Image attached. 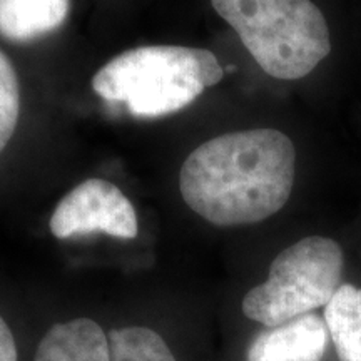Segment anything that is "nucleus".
Wrapping results in <instances>:
<instances>
[{
	"label": "nucleus",
	"instance_id": "nucleus-8",
	"mask_svg": "<svg viewBox=\"0 0 361 361\" xmlns=\"http://www.w3.org/2000/svg\"><path fill=\"white\" fill-rule=\"evenodd\" d=\"M69 0H0V35L29 42L64 24Z\"/></svg>",
	"mask_w": 361,
	"mask_h": 361
},
{
	"label": "nucleus",
	"instance_id": "nucleus-6",
	"mask_svg": "<svg viewBox=\"0 0 361 361\" xmlns=\"http://www.w3.org/2000/svg\"><path fill=\"white\" fill-rule=\"evenodd\" d=\"M326 341L324 319L303 314L261 333L247 350V361H322Z\"/></svg>",
	"mask_w": 361,
	"mask_h": 361
},
{
	"label": "nucleus",
	"instance_id": "nucleus-10",
	"mask_svg": "<svg viewBox=\"0 0 361 361\" xmlns=\"http://www.w3.org/2000/svg\"><path fill=\"white\" fill-rule=\"evenodd\" d=\"M111 361H176L159 333L149 328H121L109 335Z\"/></svg>",
	"mask_w": 361,
	"mask_h": 361
},
{
	"label": "nucleus",
	"instance_id": "nucleus-1",
	"mask_svg": "<svg viewBox=\"0 0 361 361\" xmlns=\"http://www.w3.org/2000/svg\"><path fill=\"white\" fill-rule=\"evenodd\" d=\"M295 166V144L281 130H239L194 149L180 169L179 188L184 202L209 223L255 224L290 200Z\"/></svg>",
	"mask_w": 361,
	"mask_h": 361
},
{
	"label": "nucleus",
	"instance_id": "nucleus-7",
	"mask_svg": "<svg viewBox=\"0 0 361 361\" xmlns=\"http://www.w3.org/2000/svg\"><path fill=\"white\" fill-rule=\"evenodd\" d=\"M34 361H111L109 340L89 318L56 323L40 340Z\"/></svg>",
	"mask_w": 361,
	"mask_h": 361
},
{
	"label": "nucleus",
	"instance_id": "nucleus-12",
	"mask_svg": "<svg viewBox=\"0 0 361 361\" xmlns=\"http://www.w3.org/2000/svg\"><path fill=\"white\" fill-rule=\"evenodd\" d=\"M0 361H17L16 340L2 316H0Z\"/></svg>",
	"mask_w": 361,
	"mask_h": 361
},
{
	"label": "nucleus",
	"instance_id": "nucleus-2",
	"mask_svg": "<svg viewBox=\"0 0 361 361\" xmlns=\"http://www.w3.org/2000/svg\"><path fill=\"white\" fill-rule=\"evenodd\" d=\"M223 78L219 61L206 49L147 45L107 62L94 75L92 89L135 117H161L188 107Z\"/></svg>",
	"mask_w": 361,
	"mask_h": 361
},
{
	"label": "nucleus",
	"instance_id": "nucleus-5",
	"mask_svg": "<svg viewBox=\"0 0 361 361\" xmlns=\"http://www.w3.org/2000/svg\"><path fill=\"white\" fill-rule=\"evenodd\" d=\"M137 216L128 196L106 179H87L66 194L51 218V231L57 239L90 233L112 238L137 236Z\"/></svg>",
	"mask_w": 361,
	"mask_h": 361
},
{
	"label": "nucleus",
	"instance_id": "nucleus-4",
	"mask_svg": "<svg viewBox=\"0 0 361 361\" xmlns=\"http://www.w3.org/2000/svg\"><path fill=\"white\" fill-rule=\"evenodd\" d=\"M343 250L335 239L310 236L279 252L268 279L243 300L246 318L268 328L326 306L341 286Z\"/></svg>",
	"mask_w": 361,
	"mask_h": 361
},
{
	"label": "nucleus",
	"instance_id": "nucleus-9",
	"mask_svg": "<svg viewBox=\"0 0 361 361\" xmlns=\"http://www.w3.org/2000/svg\"><path fill=\"white\" fill-rule=\"evenodd\" d=\"M324 323L340 361H361V288L341 284L324 306Z\"/></svg>",
	"mask_w": 361,
	"mask_h": 361
},
{
	"label": "nucleus",
	"instance_id": "nucleus-11",
	"mask_svg": "<svg viewBox=\"0 0 361 361\" xmlns=\"http://www.w3.org/2000/svg\"><path fill=\"white\" fill-rule=\"evenodd\" d=\"M20 114V85L11 59L0 51V152L16 133Z\"/></svg>",
	"mask_w": 361,
	"mask_h": 361
},
{
	"label": "nucleus",
	"instance_id": "nucleus-3",
	"mask_svg": "<svg viewBox=\"0 0 361 361\" xmlns=\"http://www.w3.org/2000/svg\"><path fill=\"white\" fill-rule=\"evenodd\" d=\"M266 74L296 80L331 52L329 27L311 0H211Z\"/></svg>",
	"mask_w": 361,
	"mask_h": 361
}]
</instances>
